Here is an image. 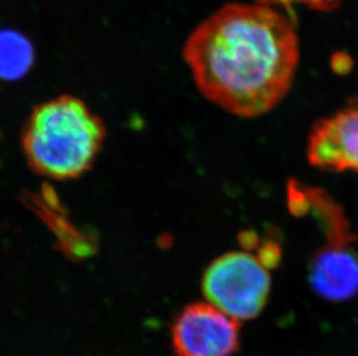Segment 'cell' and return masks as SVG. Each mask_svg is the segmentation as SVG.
<instances>
[{"label": "cell", "instance_id": "8", "mask_svg": "<svg viewBox=\"0 0 358 356\" xmlns=\"http://www.w3.org/2000/svg\"><path fill=\"white\" fill-rule=\"evenodd\" d=\"M257 3L269 5L271 3H280V5H290V3H301L305 6L310 7L312 10L319 12H329L342 3V0H255Z\"/></svg>", "mask_w": 358, "mask_h": 356}, {"label": "cell", "instance_id": "6", "mask_svg": "<svg viewBox=\"0 0 358 356\" xmlns=\"http://www.w3.org/2000/svg\"><path fill=\"white\" fill-rule=\"evenodd\" d=\"M310 283L322 299L342 302L358 292V255L352 246H326L315 255Z\"/></svg>", "mask_w": 358, "mask_h": 356}, {"label": "cell", "instance_id": "3", "mask_svg": "<svg viewBox=\"0 0 358 356\" xmlns=\"http://www.w3.org/2000/svg\"><path fill=\"white\" fill-rule=\"evenodd\" d=\"M271 269L250 251H231L215 259L202 280L203 295L236 320H253L267 304Z\"/></svg>", "mask_w": 358, "mask_h": 356}, {"label": "cell", "instance_id": "1", "mask_svg": "<svg viewBox=\"0 0 358 356\" xmlns=\"http://www.w3.org/2000/svg\"><path fill=\"white\" fill-rule=\"evenodd\" d=\"M183 57L203 98L257 118L283 101L299 64V40L284 14L264 3L220 7L187 38Z\"/></svg>", "mask_w": 358, "mask_h": 356}, {"label": "cell", "instance_id": "4", "mask_svg": "<svg viewBox=\"0 0 358 356\" xmlns=\"http://www.w3.org/2000/svg\"><path fill=\"white\" fill-rule=\"evenodd\" d=\"M176 356H231L239 348V324L210 303H193L172 327Z\"/></svg>", "mask_w": 358, "mask_h": 356}, {"label": "cell", "instance_id": "2", "mask_svg": "<svg viewBox=\"0 0 358 356\" xmlns=\"http://www.w3.org/2000/svg\"><path fill=\"white\" fill-rule=\"evenodd\" d=\"M105 135L101 119L84 102L63 95L35 107L22 133V148L35 172L64 181L91 168Z\"/></svg>", "mask_w": 358, "mask_h": 356}, {"label": "cell", "instance_id": "5", "mask_svg": "<svg viewBox=\"0 0 358 356\" xmlns=\"http://www.w3.org/2000/svg\"><path fill=\"white\" fill-rule=\"evenodd\" d=\"M306 156L321 172L358 174V98L313 125Z\"/></svg>", "mask_w": 358, "mask_h": 356}, {"label": "cell", "instance_id": "7", "mask_svg": "<svg viewBox=\"0 0 358 356\" xmlns=\"http://www.w3.org/2000/svg\"><path fill=\"white\" fill-rule=\"evenodd\" d=\"M34 57V47L27 37L19 31H0V79L12 81L24 77Z\"/></svg>", "mask_w": 358, "mask_h": 356}]
</instances>
